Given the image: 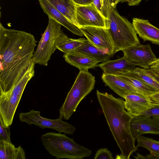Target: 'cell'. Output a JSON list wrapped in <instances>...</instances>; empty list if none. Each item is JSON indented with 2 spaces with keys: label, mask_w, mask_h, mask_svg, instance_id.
Instances as JSON below:
<instances>
[{
  "label": "cell",
  "mask_w": 159,
  "mask_h": 159,
  "mask_svg": "<svg viewBox=\"0 0 159 159\" xmlns=\"http://www.w3.org/2000/svg\"><path fill=\"white\" fill-rule=\"evenodd\" d=\"M113 75L118 76L128 84L145 95L149 96L157 92L134 71L124 73L117 72Z\"/></svg>",
  "instance_id": "cell-18"
},
{
  "label": "cell",
  "mask_w": 159,
  "mask_h": 159,
  "mask_svg": "<svg viewBox=\"0 0 159 159\" xmlns=\"http://www.w3.org/2000/svg\"><path fill=\"white\" fill-rule=\"evenodd\" d=\"M131 132L134 140L142 134L146 133L159 134V125L152 117L139 115L133 117L130 124Z\"/></svg>",
  "instance_id": "cell-12"
},
{
  "label": "cell",
  "mask_w": 159,
  "mask_h": 159,
  "mask_svg": "<svg viewBox=\"0 0 159 159\" xmlns=\"http://www.w3.org/2000/svg\"><path fill=\"white\" fill-rule=\"evenodd\" d=\"M10 129V126H4L0 123V140H3L11 143Z\"/></svg>",
  "instance_id": "cell-28"
},
{
  "label": "cell",
  "mask_w": 159,
  "mask_h": 159,
  "mask_svg": "<svg viewBox=\"0 0 159 159\" xmlns=\"http://www.w3.org/2000/svg\"><path fill=\"white\" fill-rule=\"evenodd\" d=\"M37 41L30 33L0 24V93L10 90L32 61Z\"/></svg>",
  "instance_id": "cell-1"
},
{
  "label": "cell",
  "mask_w": 159,
  "mask_h": 159,
  "mask_svg": "<svg viewBox=\"0 0 159 159\" xmlns=\"http://www.w3.org/2000/svg\"><path fill=\"white\" fill-rule=\"evenodd\" d=\"M122 51L123 57L128 60L144 69H149L150 64L157 58L149 44L133 46Z\"/></svg>",
  "instance_id": "cell-11"
},
{
  "label": "cell",
  "mask_w": 159,
  "mask_h": 159,
  "mask_svg": "<svg viewBox=\"0 0 159 159\" xmlns=\"http://www.w3.org/2000/svg\"><path fill=\"white\" fill-rule=\"evenodd\" d=\"M40 112L31 110L27 112L19 114L20 120L28 125L34 124L42 129L49 128L55 129L59 133L63 132L69 134H74L75 127L68 122L63 121V116L60 114L59 117L56 119H51L42 117Z\"/></svg>",
  "instance_id": "cell-8"
},
{
  "label": "cell",
  "mask_w": 159,
  "mask_h": 159,
  "mask_svg": "<svg viewBox=\"0 0 159 159\" xmlns=\"http://www.w3.org/2000/svg\"><path fill=\"white\" fill-rule=\"evenodd\" d=\"M77 6H87L93 3V0H73Z\"/></svg>",
  "instance_id": "cell-31"
},
{
  "label": "cell",
  "mask_w": 159,
  "mask_h": 159,
  "mask_svg": "<svg viewBox=\"0 0 159 159\" xmlns=\"http://www.w3.org/2000/svg\"><path fill=\"white\" fill-rule=\"evenodd\" d=\"M41 8L48 17L60 23L73 34L80 36L84 34L80 28L69 20L46 0H38Z\"/></svg>",
  "instance_id": "cell-15"
},
{
  "label": "cell",
  "mask_w": 159,
  "mask_h": 159,
  "mask_svg": "<svg viewBox=\"0 0 159 159\" xmlns=\"http://www.w3.org/2000/svg\"><path fill=\"white\" fill-rule=\"evenodd\" d=\"M152 106L140 115H144L152 117L159 116V105L153 103Z\"/></svg>",
  "instance_id": "cell-29"
},
{
  "label": "cell",
  "mask_w": 159,
  "mask_h": 159,
  "mask_svg": "<svg viewBox=\"0 0 159 159\" xmlns=\"http://www.w3.org/2000/svg\"><path fill=\"white\" fill-rule=\"evenodd\" d=\"M41 140L46 150L57 159H82L89 157L92 153L91 150L61 133L48 132L42 135Z\"/></svg>",
  "instance_id": "cell-3"
},
{
  "label": "cell",
  "mask_w": 159,
  "mask_h": 159,
  "mask_svg": "<svg viewBox=\"0 0 159 159\" xmlns=\"http://www.w3.org/2000/svg\"><path fill=\"white\" fill-rule=\"evenodd\" d=\"M61 25L49 17L47 27L39 42L34 52L33 59L34 63L47 66L52 54L57 49V44L63 32Z\"/></svg>",
  "instance_id": "cell-7"
},
{
  "label": "cell",
  "mask_w": 159,
  "mask_h": 159,
  "mask_svg": "<svg viewBox=\"0 0 159 159\" xmlns=\"http://www.w3.org/2000/svg\"><path fill=\"white\" fill-rule=\"evenodd\" d=\"M95 77L88 70H80L65 101L59 109L64 119L68 120L75 112L80 103L93 89Z\"/></svg>",
  "instance_id": "cell-5"
},
{
  "label": "cell",
  "mask_w": 159,
  "mask_h": 159,
  "mask_svg": "<svg viewBox=\"0 0 159 159\" xmlns=\"http://www.w3.org/2000/svg\"><path fill=\"white\" fill-rule=\"evenodd\" d=\"M85 55L98 62H103L113 56L98 48L88 40L74 51Z\"/></svg>",
  "instance_id": "cell-20"
},
{
  "label": "cell",
  "mask_w": 159,
  "mask_h": 159,
  "mask_svg": "<svg viewBox=\"0 0 159 159\" xmlns=\"http://www.w3.org/2000/svg\"><path fill=\"white\" fill-rule=\"evenodd\" d=\"M94 159H114L112 153L107 148H101L96 152Z\"/></svg>",
  "instance_id": "cell-27"
},
{
  "label": "cell",
  "mask_w": 159,
  "mask_h": 159,
  "mask_svg": "<svg viewBox=\"0 0 159 159\" xmlns=\"http://www.w3.org/2000/svg\"><path fill=\"white\" fill-rule=\"evenodd\" d=\"M0 159H25L24 150L20 146L16 148L11 143L0 140Z\"/></svg>",
  "instance_id": "cell-22"
},
{
  "label": "cell",
  "mask_w": 159,
  "mask_h": 159,
  "mask_svg": "<svg viewBox=\"0 0 159 159\" xmlns=\"http://www.w3.org/2000/svg\"><path fill=\"white\" fill-rule=\"evenodd\" d=\"M63 57L66 62L80 70H88L96 66L98 63L85 55L75 52L64 53Z\"/></svg>",
  "instance_id": "cell-19"
},
{
  "label": "cell",
  "mask_w": 159,
  "mask_h": 159,
  "mask_svg": "<svg viewBox=\"0 0 159 159\" xmlns=\"http://www.w3.org/2000/svg\"><path fill=\"white\" fill-rule=\"evenodd\" d=\"M76 17L79 28L84 26L108 28V19L102 15L93 3L87 6H76Z\"/></svg>",
  "instance_id": "cell-9"
},
{
  "label": "cell",
  "mask_w": 159,
  "mask_h": 159,
  "mask_svg": "<svg viewBox=\"0 0 159 159\" xmlns=\"http://www.w3.org/2000/svg\"><path fill=\"white\" fill-rule=\"evenodd\" d=\"M149 69L153 72L159 73V58L150 64Z\"/></svg>",
  "instance_id": "cell-30"
},
{
  "label": "cell",
  "mask_w": 159,
  "mask_h": 159,
  "mask_svg": "<svg viewBox=\"0 0 159 159\" xmlns=\"http://www.w3.org/2000/svg\"><path fill=\"white\" fill-rule=\"evenodd\" d=\"M84 38L73 39L69 38L64 33L60 37L57 44V49L64 52L67 53L74 51L85 42Z\"/></svg>",
  "instance_id": "cell-23"
},
{
  "label": "cell",
  "mask_w": 159,
  "mask_h": 159,
  "mask_svg": "<svg viewBox=\"0 0 159 159\" xmlns=\"http://www.w3.org/2000/svg\"><path fill=\"white\" fill-rule=\"evenodd\" d=\"M152 118L153 121L159 125V116H153Z\"/></svg>",
  "instance_id": "cell-35"
},
{
  "label": "cell",
  "mask_w": 159,
  "mask_h": 159,
  "mask_svg": "<svg viewBox=\"0 0 159 159\" xmlns=\"http://www.w3.org/2000/svg\"><path fill=\"white\" fill-rule=\"evenodd\" d=\"M97 66L103 71V73L113 74L117 72L134 71L136 66L123 57L116 60H107Z\"/></svg>",
  "instance_id": "cell-17"
},
{
  "label": "cell",
  "mask_w": 159,
  "mask_h": 159,
  "mask_svg": "<svg viewBox=\"0 0 159 159\" xmlns=\"http://www.w3.org/2000/svg\"><path fill=\"white\" fill-rule=\"evenodd\" d=\"M46 0L69 20L79 27L76 17L77 5L73 0Z\"/></svg>",
  "instance_id": "cell-21"
},
{
  "label": "cell",
  "mask_w": 159,
  "mask_h": 159,
  "mask_svg": "<svg viewBox=\"0 0 159 159\" xmlns=\"http://www.w3.org/2000/svg\"><path fill=\"white\" fill-rule=\"evenodd\" d=\"M96 95L110 129L121 152L116 159H129L137 148L130 128L133 117L125 110V101L97 90Z\"/></svg>",
  "instance_id": "cell-2"
},
{
  "label": "cell",
  "mask_w": 159,
  "mask_h": 159,
  "mask_svg": "<svg viewBox=\"0 0 159 159\" xmlns=\"http://www.w3.org/2000/svg\"><path fill=\"white\" fill-rule=\"evenodd\" d=\"M102 79L107 86L123 98L132 93L145 95L117 75L103 73Z\"/></svg>",
  "instance_id": "cell-14"
},
{
  "label": "cell",
  "mask_w": 159,
  "mask_h": 159,
  "mask_svg": "<svg viewBox=\"0 0 159 159\" xmlns=\"http://www.w3.org/2000/svg\"><path fill=\"white\" fill-rule=\"evenodd\" d=\"M143 0H119V2H127L129 6L138 5Z\"/></svg>",
  "instance_id": "cell-33"
},
{
  "label": "cell",
  "mask_w": 159,
  "mask_h": 159,
  "mask_svg": "<svg viewBox=\"0 0 159 159\" xmlns=\"http://www.w3.org/2000/svg\"><path fill=\"white\" fill-rule=\"evenodd\" d=\"M124 98L125 109L133 117L140 115L153 105L149 96L143 94H130Z\"/></svg>",
  "instance_id": "cell-13"
},
{
  "label": "cell",
  "mask_w": 159,
  "mask_h": 159,
  "mask_svg": "<svg viewBox=\"0 0 159 159\" xmlns=\"http://www.w3.org/2000/svg\"><path fill=\"white\" fill-rule=\"evenodd\" d=\"M132 24L137 34L144 41H148L159 45V29L148 20L133 18Z\"/></svg>",
  "instance_id": "cell-16"
},
{
  "label": "cell",
  "mask_w": 159,
  "mask_h": 159,
  "mask_svg": "<svg viewBox=\"0 0 159 159\" xmlns=\"http://www.w3.org/2000/svg\"><path fill=\"white\" fill-rule=\"evenodd\" d=\"M103 0H100L101 3V5H102H102H103Z\"/></svg>",
  "instance_id": "cell-37"
},
{
  "label": "cell",
  "mask_w": 159,
  "mask_h": 159,
  "mask_svg": "<svg viewBox=\"0 0 159 159\" xmlns=\"http://www.w3.org/2000/svg\"><path fill=\"white\" fill-rule=\"evenodd\" d=\"M119 0H103L102 7V15L108 19L109 11L111 9L116 8Z\"/></svg>",
  "instance_id": "cell-26"
},
{
  "label": "cell",
  "mask_w": 159,
  "mask_h": 159,
  "mask_svg": "<svg viewBox=\"0 0 159 159\" xmlns=\"http://www.w3.org/2000/svg\"><path fill=\"white\" fill-rule=\"evenodd\" d=\"M134 71L157 92H159V78L149 69L136 67Z\"/></svg>",
  "instance_id": "cell-25"
},
{
  "label": "cell",
  "mask_w": 159,
  "mask_h": 159,
  "mask_svg": "<svg viewBox=\"0 0 159 159\" xmlns=\"http://www.w3.org/2000/svg\"><path fill=\"white\" fill-rule=\"evenodd\" d=\"M93 3L98 10L102 14V5L100 0H93Z\"/></svg>",
  "instance_id": "cell-34"
},
{
  "label": "cell",
  "mask_w": 159,
  "mask_h": 159,
  "mask_svg": "<svg viewBox=\"0 0 159 159\" xmlns=\"http://www.w3.org/2000/svg\"><path fill=\"white\" fill-rule=\"evenodd\" d=\"M153 72V71H152ZM159 78V73L153 72Z\"/></svg>",
  "instance_id": "cell-36"
},
{
  "label": "cell",
  "mask_w": 159,
  "mask_h": 159,
  "mask_svg": "<svg viewBox=\"0 0 159 159\" xmlns=\"http://www.w3.org/2000/svg\"><path fill=\"white\" fill-rule=\"evenodd\" d=\"M136 147L144 148L150 151V153L145 157V159H159V141L151 138L140 135L137 139Z\"/></svg>",
  "instance_id": "cell-24"
},
{
  "label": "cell",
  "mask_w": 159,
  "mask_h": 159,
  "mask_svg": "<svg viewBox=\"0 0 159 159\" xmlns=\"http://www.w3.org/2000/svg\"><path fill=\"white\" fill-rule=\"evenodd\" d=\"M108 19V30L116 52L140 44L132 23L121 16L116 8L110 10Z\"/></svg>",
  "instance_id": "cell-4"
},
{
  "label": "cell",
  "mask_w": 159,
  "mask_h": 159,
  "mask_svg": "<svg viewBox=\"0 0 159 159\" xmlns=\"http://www.w3.org/2000/svg\"><path fill=\"white\" fill-rule=\"evenodd\" d=\"M34 70L27 69L20 80L9 91L0 93V123L4 126L12 123L16 110L28 82L34 77Z\"/></svg>",
  "instance_id": "cell-6"
},
{
  "label": "cell",
  "mask_w": 159,
  "mask_h": 159,
  "mask_svg": "<svg viewBox=\"0 0 159 159\" xmlns=\"http://www.w3.org/2000/svg\"><path fill=\"white\" fill-rule=\"evenodd\" d=\"M80 28L87 39L98 48L112 56L116 52L108 29L92 26Z\"/></svg>",
  "instance_id": "cell-10"
},
{
  "label": "cell",
  "mask_w": 159,
  "mask_h": 159,
  "mask_svg": "<svg viewBox=\"0 0 159 159\" xmlns=\"http://www.w3.org/2000/svg\"><path fill=\"white\" fill-rule=\"evenodd\" d=\"M152 102L159 105V92H156L149 96Z\"/></svg>",
  "instance_id": "cell-32"
}]
</instances>
